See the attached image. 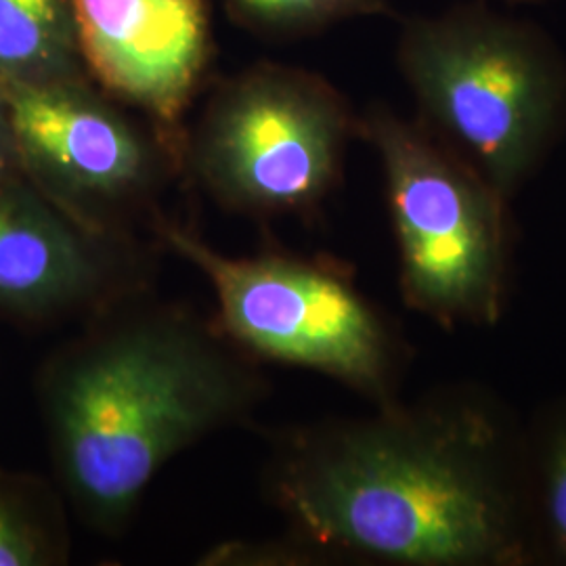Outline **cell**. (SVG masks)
I'll use <instances>...</instances> for the list:
<instances>
[{
	"label": "cell",
	"mask_w": 566,
	"mask_h": 566,
	"mask_svg": "<svg viewBox=\"0 0 566 566\" xmlns=\"http://www.w3.org/2000/svg\"><path fill=\"white\" fill-rule=\"evenodd\" d=\"M266 479L315 563L528 566L525 418L481 382L292 428Z\"/></svg>",
	"instance_id": "cell-1"
},
{
	"label": "cell",
	"mask_w": 566,
	"mask_h": 566,
	"mask_svg": "<svg viewBox=\"0 0 566 566\" xmlns=\"http://www.w3.org/2000/svg\"><path fill=\"white\" fill-rule=\"evenodd\" d=\"M65 558L55 497L41 481L0 470V566H51Z\"/></svg>",
	"instance_id": "cell-12"
},
{
	"label": "cell",
	"mask_w": 566,
	"mask_h": 566,
	"mask_svg": "<svg viewBox=\"0 0 566 566\" xmlns=\"http://www.w3.org/2000/svg\"><path fill=\"white\" fill-rule=\"evenodd\" d=\"M264 386L224 334L177 306H120L61 346L39 407L63 493L82 518L126 525L164 465L238 424Z\"/></svg>",
	"instance_id": "cell-2"
},
{
	"label": "cell",
	"mask_w": 566,
	"mask_h": 566,
	"mask_svg": "<svg viewBox=\"0 0 566 566\" xmlns=\"http://www.w3.org/2000/svg\"><path fill=\"white\" fill-rule=\"evenodd\" d=\"M359 135L382 166L407 308L446 332L495 327L512 287V202L422 120L374 105Z\"/></svg>",
	"instance_id": "cell-4"
},
{
	"label": "cell",
	"mask_w": 566,
	"mask_h": 566,
	"mask_svg": "<svg viewBox=\"0 0 566 566\" xmlns=\"http://www.w3.org/2000/svg\"><path fill=\"white\" fill-rule=\"evenodd\" d=\"M21 175L84 229L114 238L124 210L160 177V151L86 78L0 86Z\"/></svg>",
	"instance_id": "cell-7"
},
{
	"label": "cell",
	"mask_w": 566,
	"mask_h": 566,
	"mask_svg": "<svg viewBox=\"0 0 566 566\" xmlns=\"http://www.w3.org/2000/svg\"><path fill=\"white\" fill-rule=\"evenodd\" d=\"M359 118L324 78L264 65L224 84L191 145L193 170L219 202L248 214L308 212L343 175Z\"/></svg>",
	"instance_id": "cell-6"
},
{
	"label": "cell",
	"mask_w": 566,
	"mask_h": 566,
	"mask_svg": "<svg viewBox=\"0 0 566 566\" xmlns=\"http://www.w3.org/2000/svg\"><path fill=\"white\" fill-rule=\"evenodd\" d=\"M84 74L74 0H0V86Z\"/></svg>",
	"instance_id": "cell-10"
},
{
	"label": "cell",
	"mask_w": 566,
	"mask_h": 566,
	"mask_svg": "<svg viewBox=\"0 0 566 566\" xmlns=\"http://www.w3.org/2000/svg\"><path fill=\"white\" fill-rule=\"evenodd\" d=\"M243 21L269 32H313L336 21L390 15L388 0H224Z\"/></svg>",
	"instance_id": "cell-13"
},
{
	"label": "cell",
	"mask_w": 566,
	"mask_h": 566,
	"mask_svg": "<svg viewBox=\"0 0 566 566\" xmlns=\"http://www.w3.org/2000/svg\"><path fill=\"white\" fill-rule=\"evenodd\" d=\"M114 245L23 175L0 182V315L51 322L112 301L122 275Z\"/></svg>",
	"instance_id": "cell-9"
},
{
	"label": "cell",
	"mask_w": 566,
	"mask_h": 566,
	"mask_svg": "<svg viewBox=\"0 0 566 566\" xmlns=\"http://www.w3.org/2000/svg\"><path fill=\"white\" fill-rule=\"evenodd\" d=\"M422 122L512 202L566 133V60L546 32L483 4L403 28Z\"/></svg>",
	"instance_id": "cell-3"
},
{
	"label": "cell",
	"mask_w": 566,
	"mask_h": 566,
	"mask_svg": "<svg viewBox=\"0 0 566 566\" xmlns=\"http://www.w3.org/2000/svg\"><path fill=\"white\" fill-rule=\"evenodd\" d=\"M528 566H566V395L525 418Z\"/></svg>",
	"instance_id": "cell-11"
},
{
	"label": "cell",
	"mask_w": 566,
	"mask_h": 566,
	"mask_svg": "<svg viewBox=\"0 0 566 566\" xmlns=\"http://www.w3.org/2000/svg\"><path fill=\"white\" fill-rule=\"evenodd\" d=\"M84 70L166 128L191 102L210 51L203 0H74Z\"/></svg>",
	"instance_id": "cell-8"
},
{
	"label": "cell",
	"mask_w": 566,
	"mask_h": 566,
	"mask_svg": "<svg viewBox=\"0 0 566 566\" xmlns=\"http://www.w3.org/2000/svg\"><path fill=\"white\" fill-rule=\"evenodd\" d=\"M507 2H539V0H507Z\"/></svg>",
	"instance_id": "cell-15"
},
{
	"label": "cell",
	"mask_w": 566,
	"mask_h": 566,
	"mask_svg": "<svg viewBox=\"0 0 566 566\" xmlns=\"http://www.w3.org/2000/svg\"><path fill=\"white\" fill-rule=\"evenodd\" d=\"M158 233L210 283L235 346L324 374L374 405L399 399L413 350L344 269L290 254L227 256L177 224Z\"/></svg>",
	"instance_id": "cell-5"
},
{
	"label": "cell",
	"mask_w": 566,
	"mask_h": 566,
	"mask_svg": "<svg viewBox=\"0 0 566 566\" xmlns=\"http://www.w3.org/2000/svg\"><path fill=\"white\" fill-rule=\"evenodd\" d=\"M21 177L20 156L4 95L0 91V182Z\"/></svg>",
	"instance_id": "cell-14"
}]
</instances>
